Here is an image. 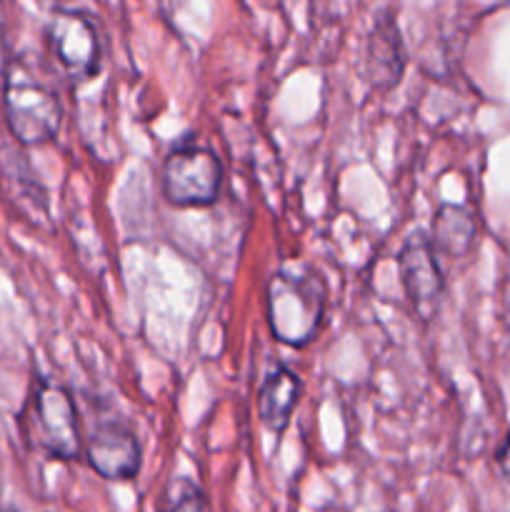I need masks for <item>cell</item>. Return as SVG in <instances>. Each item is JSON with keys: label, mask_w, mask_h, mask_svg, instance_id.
I'll return each mask as SVG.
<instances>
[{"label": "cell", "mask_w": 510, "mask_h": 512, "mask_svg": "<svg viewBox=\"0 0 510 512\" xmlns=\"http://www.w3.org/2000/svg\"><path fill=\"white\" fill-rule=\"evenodd\" d=\"M0 512H8V510H0Z\"/></svg>", "instance_id": "13"}, {"label": "cell", "mask_w": 510, "mask_h": 512, "mask_svg": "<svg viewBox=\"0 0 510 512\" xmlns=\"http://www.w3.org/2000/svg\"><path fill=\"white\" fill-rule=\"evenodd\" d=\"M498 463H500V470H503V475L508 478V483H510V438H508V443L503 445V450H500Z\"/></svg>", "instance_id": "12"}, {"label": "cell", "mask_w": 510, "mask_h": 512, "mask_svg": "<svg viewBox=\"0 0 510 512\" xmlns=\"http://www.w3.org/2000/svg\"><path fill=\"white\" fill-rule=\"evenodd\" d=\"M165 512H210V505L198 485L190 483V480H175Z\"/></svg>", "instance_id": "11"}, {"label": "cell", "mask_w": 510, "mask_h": 512, "mask_svg": "<svg viewBox=\"0 0 510 512\" xmlns=\"http://www.w3.org/2000/svg\"><path fill=\"white\" fill-rule=\"evenodd\" d=\"M475 238V220L460 205H440L433 220V243L435 250H440L448 258H463L470 250Z\"/></svg>", "instance_id": "10"}, {"label": "cell", "mask_w": 510, "mask_h": 512, "mask_svg": "<svg viewBox=\"0 0 510 512\" xmlns=\"http://www.w3.org/2000/svg\"><path fill=\"white\" fill-rule=\"evenodd\" d=\"M163 193L178 208H205L218 200L223 185V165L210 148L180 143L163 163Z\"/></svg>", "instance_id": "3"}, {"label": "cell", "mask_w": 510, "mask_h": 512, "mask_svg": "<svg viewBox=\"0 0 510 512\" xmlns=\"http://www.w3.org/2000/svg\"><path fill=\"white\" fill-rule=\"evenodd\" d=\"M55 63L73 83H88L100 70V38L93 20L80 10H55L48 23Z\"/></svg>", "instance_id": "5"}, {"label": "cell", "mask_w": 510, "mask_h": 512, "mask_svg": "<svg viewBox=\"0 0 510 512\" xmlns=\"http://www.w3.org/2000/svg\"><path fill=\"white\" fill-rule=\"evenodd\" d=\"M365 65H368V78L380 88L398 83L400 75H403V43H400L398 28L390 20H380L370 33L368 48H365Z\"/></svg>", "instance_id": "9"}, {"label": "cell", "mask_w": 510, "mask_h": 512, "mask_svg": "<svg viewBox=\"0 0 510 512\" xmlns=\"http://www.w3.org/2000/svg\"><path fill=\"white\" fill-rule=\"evenodd\" d=\"M328 288L318 270L285 265L268 283V320L275 338L290 348H305L323 325Z\"/></svg>", "instance_id": "1"}, {"label": "cell", "mask_w": 510, "mask_h": 512, "mask_svg": "<svg viewBox=\"0 0 510 512\" xmlns=\"http://www.w3.org/2000/svg\"><path fill=\"white\" fill-rule=\"evenodd\" d=\"M300 395H303V380L293 370L278 365L270 370L258 390V418L265 430L280 435L290 425L293 410L298 408Z\"/></svg>", "instance_id": "8"}, {"label": "cell", "mask_w": 510, "mask_h": 512, "mask_svg": "<svg viewBox=\"0 0 510 512\" xmlns=\"http://www.w3.org/2000/svg\"><path fill=\"white\" fill-rule=\"evenodd\" d=\"M3 108L5 120L20 143L43 145L58 135L63 120L58 95L20 60H13L5 70Z\"/></svg>", "instance_id": "2"}, {"label": "cell", "mask_w": 510, "mask_h": 512, "mask_svg": "<svg viewBox=\"0 0 510 512\" xmlns=\"http://www.w3.org/2000/svg\"><path fill=\"white\" fill-rule=\"evenodd\" d=\"M400 283L420 315H430L443 295V270L425 233L408 235L398 253Z\"/></svg>", "instance_id": "7"}, {"label": "cell", "mask_w": 510, "mask_h": 512, "mask_svg": "<svg viewBox=\"0 0 510 512\" xmlns=\"http://www.w3.org/2000/svg\"><path fill=\"white\" fill-rule=\"evenodd\" d=\"M30 430L35 445L55 460H75L83 450L73 398L60 385L40 380L30 398Z\"/></svg>", "instance_id": "4"}, {"label": "cell", "mask_w": 510, "mask_h": 512, "mask_svg": "<svg viewBox=\"0 0 510 512\" xmlns=\"http://www.w3.org/2000/svg\"><path fill=\"white\" fill-rule=\"evenodd\" d=\"M85 455H88L90 468L100 478L115 480V483L133 480L143 465V448H140L138 433L118 418L95 425L88 443H85Z\"/></svg>", "instance_id": "6"}]
</instances>
